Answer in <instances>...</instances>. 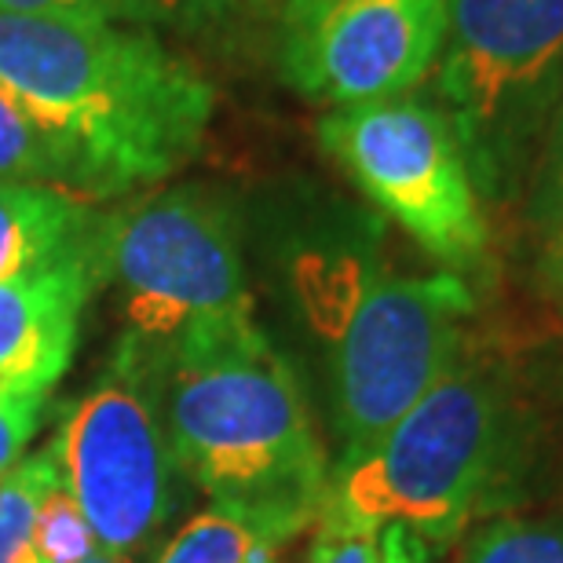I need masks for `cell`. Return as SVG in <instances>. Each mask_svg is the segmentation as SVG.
I'll use <instances>...</instances> for the list:
<instances>
[{
	"label": "cell",
	"mask_w": 563,
	"mask_h": 563,
	"mask_svg": "<svg viewBox=\"0 0 563 563\" xmlns=\"http://www.w3.org/2000/svg\"><path fill=\"white\" fill-rule=\"evenodd\" d=\"M99 282L125 300V341L165 352L190 325L253 311L242 234L228 198L173 187L96 220Z\"/></svg>",
	"instance_id": "obj_6"
},
{
	"label": "cell",
	"mask_w": 563,
	"mask_h": 563,
	"mask_svg": "<svg viewBox=\"0 0 563 563\" xmlns=\"http://www.w3.org/2000/svg\"><path fill=\"white\" fill-rule=\"evenodd\" d=\"M99 286L92 239L63 261L0 282V391L48 399L70 366L81 311Z\"/></svg>",
	"instance_id": "obj_10"
},
{
	"label": "cell",
	"mask_w": 563,
	"mask_h": 563,
	"mask_svg": "<svg viewBox=\"0 0 563 563\" xmlns=\"http://www.w3.org/2000/svg\"><path fill=\"white\" fill-rule=\"evenodd\" d=\"M33 549H37L41 563H81L99 549L92 527L77 509L66 483L44 494L37 520H33Z\"/></svg>",
	"instance_id": "obj_15"
},
{
	"label": "cell",
	"mask_w": 563,
	"mask_h": 563,
	"mask_svg": "<svg viewBox=\"0 0 563 563\" xmlns=\"http://www.w3.org/2000/svg\"><path fill=\"white\" fill-rule=\"evenodd\" d=\"M0 11L44 19H88L125 22V26H154L146 0H0Z\"/></svg>",
	"instance_id": "obj_16"
},
{
	"label": "cell",
	"mask_w": 563,
	"mask_h": 563,
	"mask_svg": "<svg viewBox=\"0 0 563 563\" xmlns=\"http://www.w3.org/2000/svg\"><path fill=\"white\" fill-rule=\"evenodd\" d=\"M450 0H286L278 66L311 103L413 92L435 66Z\"/></svg>",
	"instance_id": "obj_9"
},
{
	"label": "cell",
	"mask_w": 563,
	"mask_h": 563,
	"mask_svg": "<svg viewBox=\"0 0 563 563\" xmlns=\"http://www.w3.org/2000/svg\"><path fill=\"white\" fill-rule=\"evenodd\" d=\"M81 563H132V556H114V553H103V549H96L92 556L81 560Z\"/></svg>",
	"instance_id": "obj_22"
},
{
	"label": "cell",
	"mask_w": 563,
	"mask_h": 563,
	"mask_svg": "<svg viewBox=\"0 0 563 563\" xmlns=\"http://www.w3.org/2000/svg\"><path fill=\"white\" fill-rule=\"evenodd\" d=\"M0 179L41 187L55 184L70 190L59 146L52 143L41 121L4 81H0Z\"/></svg>",
	"instance_id": "obj_12"
},
{
	"label": "cell",
	"mask_w": 563,
	"mask_h": 563,
	"mask_svg": "<svg viewBox=\"0 0 563 563\" xmlns=\"http://www.w3.org/2000/svg\"><path fill=\"white\" fill-rule=\"evenodd\" d=\"M322 151L355 187L446 267L476 264L487 217L446 114L424 96L333 107L319 121Z\"/></svg>",
	"instance_id": "obj_7"
},
{
	"label": "cell",
	"mask_w": 563,
	"mask_h": 563,
	"mask_svg": "<svg viewBox=\"0 0 563 563\" xmlns=\"http://www.w3.org/2000/svg\"><path fill=\"white\" fill-rule=\"evenodd\" d=\"M63 483L55 450L22 457L0 476V563H41L33 549V520L44 494Z\"/></svg>",
	"instance_id": "obj_13"
},
{
	"label": "cell",
	"mask_w": 563,
	"mask_h": 563,
	"mask_svg": "<svg viewBox=\"0 0 563 563\" xmlns=\"http://www.w3.org/2000/svg\"><path fill=\"white\" fill-rule=\"evenodd\" d=\"M0 81L66 162L70 195L114 198L198 154L217 92L151 30L0 11Z\"/></svg>",
	"instance_id": "obj_1"
},
{
	"label": "cell",
	"mask_w": 563,
	"mask_h": 563,
	"mask_svg": "<svg viewBox=\"0 0 563 563\" xmlns=\"http://www.w3.org/2000/svg\"><path fill=\"white\" fill-rule=\"evenodd\" d=\"M377 531L380 527H358L322 512V531L308 563H377Z\"/></svg>",
	"instance_id": "obj_18"
},
{
	"label": "cell",
	"mask_w": 563,
	"mask_h": 563,
	"mask_svg": "<svg viewBox=\"0 0 563 563\" xmlns=\"http://www.w3.org/2000/svg\"><path fill=\"white\" fill-rule=\"evenodd\" d=\"M465 563H563V523L501 520L476 534Z\"/></svg>",
	"instance_id": "obj_14"
},
{
	"label": "cell",
	"mask_w": 563,
	"mask_h": 563,
	"mask_svg": "<svg viewBox=\"0 0 563 563\" xmlns=\"http://www.w3.org/2000/svg\"><path fill=\"white\" fill-rule=\"evenodd\" d=\"M146 8H151L154 22L198 33V30H209L228 19L234 0H146Z\"/></svg>",
	"instance_id": "obj_20"
},
{
	"label": "cell",
	"mask_w": 563,
	"mask_h": 563,
	"mask_svg": "<svg viewBox=\"0 0 563 563\" xmlns=\"http://www.w3.org/2000/svg\"><path fill=\"white\" fill-rule=\"evenodd\" d=\"M96 212L63 187L0 179V282L30 275L92 239Z\"/></svg>",
	"instance_id": "obj_11"
},
{
	"label": "cell",
	"mask_w": 563,
	"mask_h": 563,
	"mask_svg": "<svg viewBox=\"0 0 563 563\" xmlns=\"http://www.w3.org/2000/svg\"><path fill=\"white\" fill-rule=\"evenodd\" d=\"M308 308L333 336V399L344 454L366 457L439 380L457 369L472 289L457 275L402 278L358 261L322 264Z\"/></svg>",
	"instance_id": "obj_3"
},
{
	"label": "cell",
	"mask_w": 563,
	"mask_h": 563,
	"mask_svg": "<svg viewBox=\"0 0 563 563\" xmlns=\"http://www.w3.org/2000/svg\"><path fill=\"white\" fill-rule=\"evenodd\" d=\"M501 443L498 388L454 369L366 457L336 468L322 512L358 527L396 523L443 549L487 494Z\"/></svg>",
	"instance_id": "obj_5"
},
{
	"label": "cell",
	"mask_w": 563,
	"mask_h": 563,
	"mask_svg": "<svg viewBox=\"0 0 563 563\" xmlns=\"http://www.w3.org/2000/svg\"><path fill=\"white\" fill-rule=\"evenodd\" d=\"M44 413V396L0 391V476L22 461V450L33 439Z\"/></svg>",
	"instance_id": "obj_19"
},
{
	"label": "cell",
	"mask_w": 563,
	"mask_h": 563,
	"mask_svg": "<svg viewBox=\"0 0 563 563\" xmlns=\"http://www.w3.org/2000/svg\"><path fill=\"white\" fill-rule=\"evenodd\" d=\"M531 212L549 231L563 228V99L556 107L553 125H549L542 157H538V168L531 179Z\"/></svg>",
	"instance_id": "obj_17"
},
{
	"label": "cell",
	"mask_w": 563,
	"mask_h": 563,
	"mask_svg": "<svg viewBox=\"0 0 563 563\" xmlns=\"http://www.w3.org/2000/svg\"><path fill=\"white\" fill-rule=\"evenodd\" d=\"M542 272L553 282V289L563 292V228H553V239H549L545 256H542Z\"/></svg>",
	"instance_id": "obj_21"
},
{
	"label": "cell",
	"mask_w": 563,
	"mask_h": 563,
	"mask_svg": "<svg viewBox=\"0 0 563 563\" xmlns=\"http://www.w3.org/2000/svg\"><path fill=\"white\" fill-rule=\"evenodd\" d=\"M563 99V0H450L432 103L465 151L479 198L534 179Z\"/></svg>",
	"instance_id": "obj_4"
},
{
	"label": "cell",
	"mask_w": 563,
	"mask_h": 563,
	"mask_svg": "<svg viewBox=\"0 0 563 563\" xmlns=\"http://www.w3.org/2000/svg\"><path fill=\"white\" fill-rule=\"evenodd\" d=\"M162 418L176 468L217 512L278 545L319 520L325 454L297 377L253 311L198 322L165 347Z\"/></svg>",
	"instance_id": "obj_2"
},
{
	"label": "cell",
	"mask_w": 563,
	"mask_h": 563,
	"mask_svg": "<svg viewBox=\"0 0 563 563\" xmlns=\"http://www.w3.org/2000/svg\"><path fill=\"white\" fill-rule=\"evenodd\" d=\"M162 355L121 336L103 380L55 439L66 490L114 556L151 542L173 509L179 468L162 418Z\"/></svg>",
	"instance_id": "obj_8"
}]
</instances>
